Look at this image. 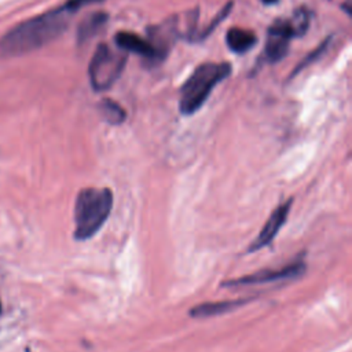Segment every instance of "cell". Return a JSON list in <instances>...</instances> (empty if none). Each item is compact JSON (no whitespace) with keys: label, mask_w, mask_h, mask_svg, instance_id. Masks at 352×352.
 <instances>
[{"label":"cell","mask_w":352,"mask_h":352,"mask_svg":"<svg viewBox=\"0 0 352 352\" xmlns=\"http://www.w3.org/2000/svg\"><path fill=\"white\" fill-rule=\"evenodd\" d=\"M113 208V192L103 187L82 188L74 204V238L87 241L106 223Z\"/></svg>","instance_id":"2"},{"label":"cell","mask_w":352,"mask_h":352,"mask_svg":"<svg viewBox=\"0 0 352 352\" xmlns=\"http://www.w3.org/2000/svg\"><path fill=\"white\" fill-rule=\"evenodd\" d=\"M109 15L106 12H92L85 16L77 28V43L84 44L92 40L107 23Z\"/></svg>","instance_id":"11"},{"label":"cell","mask_w":352,"mask_h":352,"mask_svg":"<svg viewBox=\"0 0 352 352\" xmlns=\"http://www.w3.org/2000/svg\"><path fill=\"white\" fill-rule=\"evenodd\" d=\"M330 37H327L326 40H323L315 50H312L309 54H307V56L294 67V70L292 72V74H290V78H293L296 74H298V73H301L305 67H308L311 63H314V62H316L324 52H326V50H327V47H329V43H330Z\"/></svg>","instance_id":"13"},{"label":"cell","mask_w":352,"mask_h":352,"mask_svg":"<svg viewBox=\"0 0 352 352\" xmlns=\"http://www.w3.org/2000/svg\"><path fill=\"white\" fill-rule=\"evenodd\" d=\"M264 4H275V3H278V0H261Z\"/></svg>","instance_id":"15"},{"label":"cell","mask_w":352,"mask_h":352,"mask_svg":"<svg viewBox=\"0 0 352 352\" xmlns=\"http://www.w3.org/2000/svg\"><path fill=\"white\" fill-rule=\"evenodd\" d=\"M104 0H67L62 6L23 21L0 36V56H19L58 38L82 7Z\"/></svg>","instance_id":"1"},{"label":"cell","mask_w":352,"mask_h":352,"mask_svg":"<svg viewBox=\"0 0 352 352\" xmlns=\"http://www.w3.org/2000/svg\"><path fill=\"white\" fill-rule=\"evenodd\" d=\"M1 309H3V308H1V300H0V314H1Z\"/></svg>","instance_id":"16"},{"label":"cell","mask_w":352,"mask_h":352,"mask_svg":"<svg viewBox=\"0 0 352 352\" xmlns=\"http://www.w3.org/2000/svg\"><path fill=\"white\" fill-rule=\"evenodd\" d=\"M309 26V12L304 8L296 10L290 19H278L268 29V37L264 48V59L268 63L279 62L289 50L294 37L302 36Z\"/></svg>","instance_id":"4"},{"label":"cell","mask_w":352,"mask_h":352,"mask_svg":"<svg viewBox=\"0 0 352 352\" xmlns=\"http://www.w3.org/2000/svg\"><path fill=\"white\" fill-rule=\"evenodd\" d=\"M125 63L126 55L124 51L114 52L107 44H99L88 66L89 82L94 91L100 92L109 89L121 76Z\"/></svg>","instance_id":"5"},{"label":"cell","mask_w":352,"mask_h":352,"mask_svg":"<svg viewBox=\"0 0 352 352\" xmlns=\"http://www.w3.org/2000/svg\"><path fill=\"white\" fill-rule=\"evenodd\" d=\"M231 8H232V1H228L219 12H217V15L212 19V22L201 32V33H198L197 34V37H195V40H202V38H205V37H208L209 34H210V32H213L214 29H216V26L224 19V18H227V15L231 12Z\"/></svg>","instance_id":"14"},{"label":"cell","mask_w":352,"mask_h":352,"mask_svg":"<svg viewBox=\"0 0 352 352\" xmlns=\"http://www.w3.org/2000/svg\"><path fill=\"white\" fill-rule=\"evenodd\" d=\"M231 73L228 62H206L199 65L180 89L179 110L184 116L197 113L214 87L226 80Z\"/></svg>","instance_id":"3"},{"label":"cell","mask_w":352,"mask_h":352,"mask_svg":"<svg viewBox=\"0 0 352 352\" xmlns=\"http://www.w3.org/2000/svg\"><path fill=\"white\" fill-rule=\"evenodd\" d=\"M100 113L103 116V118L113 124V125H118V124H122L126 114H125V110L114 100L111 99H104L102 103H100Z\"/></svg>","instance_id":"12"},{"label":"cell","mask_w":352,"mask_h":352,"mask_svg":"<svg viewBox=\"0 0 352 352\" xmlns=\"http://www.w3.org/2000/svg\"><path fill=\"white\" fill-rule=\"evenodd\" d=\"M305 263L302 260L293 261L282 268L276 270H261L254 274H249L245 276H239L235 279L226 280L221 286L234 287V286H245V285H261L268 282H276V280H285V279H294L298 278L305 272Z\"/></svg>","instance_id":"6"},{"label":"cell","mask_w":352,"mask_h":352,"mask_svg":"<svg viewBox=\"0 0 352 352\" xmlns=\"http://www.w3.org/2000/svg\"><path fill=\"white\" fill-rule=\"evenodd\" d=\"M114 41L118 48L124 52H132L139 56H143L151 62H160L157 52L151 43L136 33L132 32H118L114 37Z\"/></svg>","instance_id":"8"},{"label":"cell","mask_w":352,"mask_h":352,"mask_svg":"<svg viewBox=\"0 0 352 352\" xmlns=\"http://www.w3.org/2000/svg\"><path fill=\"white\" fill-rule=\"evenodd\" d=\"M226 43H227V47L234 54L243 55L254 47V44L257 43V36L252 30L235 26L228 29L226 34Z\"/></svg>","instance_id":"9"},{"label":"cell","mask_w":352,"mask_h":352,"mask_svg":"<svg viewBox=\"0 0 352 352\" xmlns=\"http://www.w3.org/2000/svg\"><path fill=\"white\" fill-rule=\"evenodd\" d=\"M249 300H224V301H213V302H202L190 309V316L192 318H210L216 315L226 314L228 311L236 309L238 307L246 304Z\"/></svg>","instance_id":"10"},{"label":"cell","mask_w":352,"mask_h":352,"mask_svg":"<svg viewBox=\"0 0 352 352\" xmlns=\"http://www.w3.org/2000/svg\"><path fill=\"white\" fill-rule=\"evenodd\" d=\"M292 202L293 199L289 198L287 201L282 202L278 208H275L272 210V213L270 214V217L267 219L265 224L263 226L261 231L258 232L257 238L250 243L248 252H257L265 246H268L274 238L276 236V234L280 231V228L283 227L285 221L289 217L290 213V208H292Z\"/></svg>","instance_id":"7"}]
</instances>
